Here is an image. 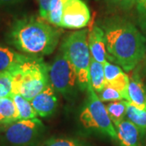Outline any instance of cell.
<instances>
[{"mask_svg":"<svg viewBox=\"0 0 146 146\" xmlns=\"http://www.w3.org/2000/svg\"><path fill=\"white\" fill-rule=\"evenodd\" d=\"M100 27L104 32L107 58L126 72L135 69L146 53V39L140 30L120 16L106 18Z\"/></svg>","mask_w":146,"mask_h":146,"instance_id":"1","label":"cell"},{"mask_svg":"<svg viewBox=\"0 0 146 146\" xmlns=\"http://www.w3.org/2000/svg\"><path fill=\"white\" fill-rule=\"evenodd\" d=\"M61 32L41 17L23 16L12 22L7 42L21 54L42 57L56 49Z\"/></svg>","mask_w":146,"mask_h":146,"instance_id":"2","label":"cell"},{"mask_svg":"<svg viewBox=\"0 0 146 146\" xmlns=\"http://www.w3.org/2000/svg\"><path fill=\"white\" fill-rule=\"evenodd\" d=\"M11 74L13 94L29 102L50 84L49 67L42 57L29 55Z\"/></svg>","mask_w":146,"mask_h":146,"instance_id":"3","label":"cell"},{"mask_svg":"<svg viewBox=\"0 0 146 146\" xmlns=\"http://www.w3.org/2000/svg\"><path fill=\"white\" fill-rule=\"evenodd\" d=\"M87 29H80L69 34L63 42L60 51L65 54L72 65L78 78L80 89L87 90L89 85V69L91 59Z\"/></svg>","mask_w":146,"mask_h":146,"instance_id":"4","label":"cell"},{"mask_svg":"<svg viewBox=\"0 0 146 146\" xmlns=\"http://www.w3.org/2000/svg\"><path fill=\"white\" fill-rule=\"evenodd\" d=\"M45 131L37 118L18 120L0 127V146H40Z\"/></svg>","mask_w":146,"mask_h":146,"instance_id":"5","label":"cell"},{"mask_svg":"<svg viewBox=\"0 0 146 146\" xmlns=\"http://www.w3.org/2000/svg\"><path fill=\"white\" fill-rule=\"evenodd\" d=\"M88 98L80 115V121L88 129L98 131L116 140V130L110 119L106 106L89 84L87 88Z\"/></svg>","mask_w":146,"mask_h":146,"instance_id":"6","label":"cell"},{"mask_svg":"<svg viewBox=\"0 0 146 146\" xmlns=\"http://www.w3.org/2000/svg\"><path fill=\"white\" fill-rule=\"evenodd\" d=\"M49 77L54 89L65 97H72L80 88L76 71L62 51L49 68Z\"/></svg>","mask_w":146,"mask_h":146,"instance_id":"7","label":"cell"},{"mask_svg":"<svg viewBox=\"0 0 146 146\" xmlns=\"http://www.w3.org/2000/svg\"><path fill=\"white\" fill-rule=\"evenodd\" d=\"M90 19V10L83 0H67L60 27L68 29H81L88 25Z\"/></svg>","mask_w":146,"mask_h":146,"instance_id":"8","label":"cell"},{"mask_svg":"<svg viewBox=\"0 0 146 146\" xmlns=\"http://www.w3.org/2000/svg\"><path fill=\"white\" fill-rule=\"evenodd\" d=\"M56 91L49 84L40 94L30 101L36 115L42 118L49 117L54 113L58 106Z\"/></svg>","mask_w":146,"mask_h":146,"instance_id":"9","label":"cell"},{"mask_svg":"<svg viewBox=\"0 0 146 146\" xmlns=\"http://www.w3.org/2000/svg\"><path fill=\"white\" fill-rule=\"evenodd\" d=\"M131 105L146 110V89L142 79L136 70L129 77L127 89V100Z\"/></svg>","mask_w":146,"mask_h":146,"instance_id":"10","label":"cell"},{"mask_svg":"<svg viewBox=\"0 0 146 146\" xmlns=\"http://www.w3.org/2000/svg\"><path fill=\"white\" fill-rule=\"evenodd\" d=\"M115 127L116 141L119 142V146H142L144 140L141 132L130 121L125 119Z\"/></svg>","mask_w":146,"mask_h":146,"instance_id":"11","label":"cell"},{"mask_svg":"<svg viewBox=\"0 0 146 146\" xmlns=\"http://www.w3.org/2000/svg\"><path fill=\"white\" fill-rule=\"evenodd\" d=\"M106 86L117 89L125 95L127 100V89L129 83V76L118 65L106 61L104 63Z\"/></svg>","mask_w":146,"mask_h":146,"instance_id":"12","label":"cell"},{"mask_svg":"<svg viewBox=\"0 0 146 146\" xmlns=\"http://www.w3.org/2000/svg\"><path fill=\"white\" fill-rule=\"evenodd\" d=\"M88 42L91 58L104 64L107 60L104 32L98 25H94L88 34Z\"/></svg>","mask_w":146,"mask_h":146,"instance_id":"13","label":"cell"},{"mask_svg":"<svg viewBox=\"0 0 146 146\" xmlns=\"http://www.w3.org/2000/svg\"><path fill=\"white\" fill-rule=\"evenodd\" d=\"M28 56L0 43V73L12 72Z\"/></svg>","mask_w":146,"mask_h":146,"instance_id":"14","label":"cell"},{"mask_svg":"<svg viewBox=\"0 0 146 146\" xmlns=\"http://www.w3.org/2000/svg\"><path fill=\"white\" fill-rule=\"evenodd\" d=\"M89 84L96 93H100L106 86L104 64L91 58L89 69Z\"/></svg>","mask_w":146,"mask_h":146,"instance_id":"15","label":"cell"},{"mask_svg":"<svg viewBox=\"0 0 146 146\" xmlns=\"http://www.w3.org/2000/svg\"><path fill=\"white\" fill-rule=\"evenodd\" d=\"M19 120L16 105L11 97L0 98V127Z\"/></svg>","mask_w":146,"mask_h":146,"instance_id":"16","label":"cell"},{"mask_svg":"<svg viewBox=\"0 0 146 146\" xmlns=\"http://www.w3.org/2000/svg\"><path fill=\"white\" fill-rule=\"evenodd\" d=\"M126 119L130 121L140 131L141 135L145 140L146 138V110H141L131 105L129 102L127 106Z\"/></svg>","mask_w":146,"mask_h":146,"instance_id":"17","label":"cell"},{"mask_svg":"<svg viewBox=\"0 0 146 146\" xmlns=\"http://www.w3.org/2000/svg\"><path fill=\"white\" fill-rule=\"evenodd\" d=\"M11 98L16 105V110L19 115V120L32 119L36 118V111L34 110L31 102L29 100L25 99L20 94H12Z\"/></svg>","mask_w":146,"mask_h":146,"instance_id":"18","label":"cell"},{"mask_svg":"<svg viewBox=\"0 0 146 146\" xmlns=\"http://www.w3.org/2000/svg\"><path fill=\"white\" fill-rule=\"evenodd\" d=\"M127 103L128 102L126 100H120L110 102L106 106L110 119L115 127L118 125L121 121L125 119Z\"/></svg>","mask_w":146,"mask_h":146,"instance_id":"19","label":"cell"},{"mask_svg":"<svg viewBox=\"0 0 146 146\" xmlns=\"http://www.w3.org/2000/svg\"><path fill=\"white\" fill-rule=\"evenodd\" d=\"M66 2H67V0H58L57 3L53 6L50 12L48 13L45 21H47L51 25L60 27L61 21H62L63 7H64Z\"/></svg>","mask_w":146,"mask_h":146,"instance_id":"20","label":"cell"},{"mask_svg":"<svg viewBox=\"0 0 146 146\" xmlns=\"http://www.w3.org/2000/svg\"><path fill=\"white\" fill-rule=\"evenodd\" d=\"M40 146H90L84 141L72 138H50Z\"/></svg>","mask_w":146,"mask_h":146,"instance_id":"21","label":"cell"},{"mask_svg":"<svg viewBox=\"0 0 146 146\" xmlns=\"http://www.w3.org/2000/svg\"><path fill=\"white\" fill-rule=\"evenodd\" d=\"M11 72L0 73V98L11 97L13 94Z\"/></svg>","mask_w":146,"mask_h":146,"instance_id":"22","label":"cell"},{"mask_svg":"<svg viewBox=\"0 0 146 146\" xmlns=\"http://www.w3.org/2000/svg\"><path fill=\"white\" fill-rule=\"evenodd\" d=\"M100 100L102 102H110L115 101L125 100V95L117 89L109 86H105V88L99 93Z\"/></svg>","mask_w":146,"mask_h":146,"instance_id":"23","label":"cell"},{"mask_svg":"<svg viewBox=\"0 0 146 146\" xmlns=\"http://www.w3.org/2000/svg\"><path fill=\"white\" fill-rule=\"evenodd\" d=\"M39 5V14L40 17L46 20L48 13L50 12L52 7L58 2V0H37Z\"/></svg>","mask_w":146,"mask_h":146,"instance_id":"24","label":"cell"},{"mask_svg":"<svg viewBox=\"0 0 146 146\" xmlns=\"http://www.w3.org/2000/svg\"><path fill=\"white\" fill-rule=\"evenodd\" d=\"M110 4L115 6L121 10L127 11L136 4L137 0H108Z\"/></svg>","mask_w":146,"mask_h":146,"instance_id":"25","label":"cell"},{"mask_svg":"<svg viewBox=\"0 0 146 146\" xmlns=\"http://www.w3.org/2000/svg\"><path fill=\"white\" fill-rule=\"evenodd\" d=\"M136 9L138 12L139 18L146 16V0H137L136 1Z\"/></svg>","mask_w":146,"mask_h":146,"instance_id":"26","label":"cell"},{"mask_svg":"<svg viewBox=\"0 0 146 146\" xmlns=\"http://www.w3.org/2000/svg\"><path fill=\"white\" fill-rule=\"evenodd\" d=\"M136 71L139 73L141 79L146 77V53L143 60L141 61V63L136 67Z\"/></svg>","mask_w":146,"mask_h":146,"instance_id":"27","label":"cell"},{"mask_svg":"<svg viewBox=\"0 0 146 146\" xmlns=\"http://www.w3.org/2000/svg\"><path fill=\"white\" fill-rule=\"evenodd\" d=\"M24 0H0V6L1 7H8L18 4Z\"/></svg>","mask_w":146,"mask_h":146,"instance_id":"28","label":"cell"},{"mask_svg":"<svg viewBox=\"0 0 146 146\" xmlns=\"http://www.w3.org/2000/svg\"><path fill=\"white\" fill-rule=\"evenodd\" d=\"M145 89H146V85H145Z\"/></svg>","mask_w":146,"mask_h":146,"instance_id":"29","label":"cell"},{"mask_svg":"<svg viewBox=\"0 0 146 146\" xmlns=\"http://www.w3.org/2000/svg\"><path fill=\"white\" fill-rule=\"evenodd\" d=\"M145 146H146V144H145Z\"/></svg>","mask_w":146,"mask_h":146,"instance_id":"30","label":"cell"}]
</instances>
